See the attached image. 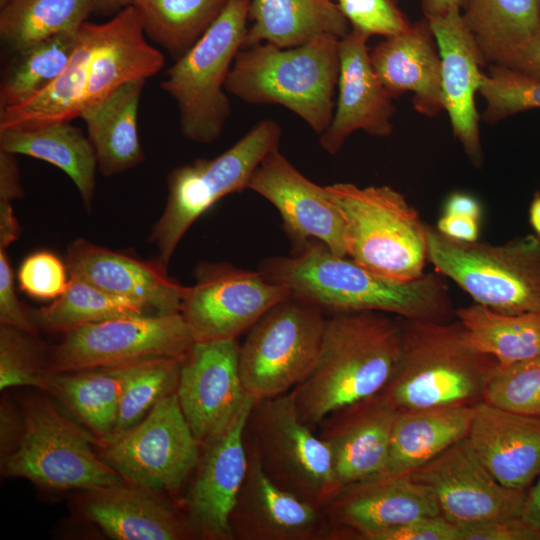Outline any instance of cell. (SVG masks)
<instances>
[{
  "label": "cell",
  "instance_id": "obj_37",
  "mask_svg": "<svg viewBox=\"0 0 540 540\" xmlns=\"http://www.w3.org/2000/svg\"><path fill=\"white\" fill-rule=\"evenodd\" d=\"M93 11V0H11L0 12L1 42L13 53L37 41L78 31Z\"/></svg>",
  "mask_w": 540,
  "mask_h": 540
},
{
  "label": "cell",
  "instance_id": "obj_22",
  "mask_svg": "<svg viewBox=\"0 0 540 540\" xmlns=\"http://www.w3.org/2000/svg\"><path fill=\"white\" fill-rule=\"evenodd\" d=\"M398 413L397 407L380 392L339 409L320 422L318 436L329 448L341 489L383 472Z\"/></svg>",
  "mask_w": 540,
  "mask_h": 540
},
{
  "label": "cell",
  "instance_id": "obj_52",
  "mask_svg": "<svg viewBox=\"0 0 540 540\" xmlns=\"http://www.w3.org/2000/svg\"><path fill=\"white\" fill-rule=\"evenodd\" d=\"M480 223L471 217L443 213L435 227L451 239L471 243L478 241Z\"/></svg>",
  "mask_w": 540,
  "mask_h": 540
},
{
  "label": "cell",
  "instance_id": "obj_12",
  "mask_svg": "<svg viewBox=\"0 0 540 540\" xmlns=\"http://www.w3.org/2000/svg\"><path fill=\"white\" fill-rule=\"evenodd\" d=\"M199 448L175 391L136 425L102 442L100 457L126 483L152 491H173L195 470Z\"/></svg>",
  "mask_w": 540,
  "mask_h": 540
},
{
  "label": "cell",
  "instance_id": "obj_1",
  "mask_svg": "<svg viewBox=\"0 0 540 540\" xmlns=\"http://www.w3.org/2000/svg\"><path fill=\"white\" fill-rule=\"evenodd\" d=\"M259 270L271 282L323 311H380L406 319L447 322L455 313L444 276L425 273L400 282L378 275L312 239L289 256H273Z\"/></svg>",
  "mask_w": 540,
  "mask_h": 540
},
{
  "label": "cell",
  "instance_id": "obj_17",
  "mask_svg": "<svg viewBox=\"0 0 540 540\" xmlns=\"http://www.w3.org/2000/svg\"><path fill=\"white\" fill-rule=\"evenodd\" d=\"M254 401L200 446L196 474L186 496L187 520L195 536L233 540L230 516L247 474L244 430Z\"/></svg>",
  "mask_w": 540,
  "mask_h": 540
},
{
  "label": "cell",
  "instance_id": "obj_19",
  "mask_svg": "<svg viewBox=\"0 0 540 540\" xmlns=\"http://www.w3.org/2000/svg\"><path fill=\"white\" fill-rule=\"evenodd\" d=\"M246 449L247 474L230 516L232 539H329L331 527L323 509L274 483Z\"/></svg>",
  "mask_w": 540,
  "mask_h": 540
},
{
  "label": "cell",
  "instance_id": "obj_47",
  "mask_svg": "<svg viewBox=\"0 0 540 540\" xmlns=\"http://www.w3.org/2000/svg\"><path fill=\"white\" fill-rule=\"evenodd\" d=\"M360 540H460V532L458 527L440 515L373 531Z\"/></svg>",
  "mask_w": 540,
  "mask_h": 540
},
{
  "label": "cell",
  "instance_id": "obj_3",
  "mask_svg": "<svg viewBox=\"0 0 540 540\" xmlns=\"http://www.w3.org/2000/svg\"><path fill=\"white\" fill-rule=\"evenodd\" d=\"M398 320L400 354L382 391L398 410L473 406L483 400L498 361L476 348L459 320Z\"/></svg>",
  "mask_w": 540,
  "mask_h": 540
},
{
  "label": "cell",
  "instance_id": "obj_39",
  "mask_svg": "<svg viewBox=\"0 0 540 540\" xmlns=\"http://www.w3.org/2000/svg\"><path fill=\"white\" fill-rule=\"evenodd\" d=\"M79 30L58 34L13 52L0 82V110L18 105L52 83L68 66Z\"/></svg>",
  "mask_w": 540,
  "mask_h": 540
},
{
  "label": "cell",
  "instance_id": "obj_18",
  "mask_svg": "<svg viewBox=\"0 0 540 540\" xmlns=\"http://www.w3.org/2000/svg\"><path fill=\"white\" fill-rule=\"evenodd\" d=\"M247 189L278 210L293 250L315 239L333 253L347 256L344 221L325 186L305 177L278 147L262 159Z\"/></svg>",
  "mask_w": 540,
  "mask_h": 540
},
{
  "label": "cell",
  "instance_id": "obj_50",
  "mask_svg": "<svg viewBox=\"0 0 540 540\" xmlns=\"http://www.w3.org/2000/svg\"><path fill=\"white\" fill-rule=\"evenodd\" d=\"M498 65L540 80V35L515 48Z\"/></svg>",
  "mask_w": 540,
  "mask_h": 540
},
{
  "label": "cell",
  "instance_id": "obj_9",
  "mask_svg": "<svg viewBox=\"0 0 540 540\" xmlns=\"http://www.w3.org/2000/svg\"><path fill=\"white\" fill-rule=\"evenodd\" d=\"M244 438L265 474L284 490L322 509L341 490L329 448L301 420L292 391L255 400Z\"/></svg>",
  "mask_w": 540,
  "mask_h": 540
},
{
  "label": "cell",
  "instance_id": "obj_58",
  "mask_svg": "<svg viewBox=\"0 0 540 540\" xmlns=\"http://www.w3.org/2000/svg\"><path fill=\"white\" fill-rule=\"evenodd\" d=\"M529 223L536 236L540 238V193L537 192L529 206Z\"/></svg>",
  "mask_w": 540,
  "mask_h": 540
},
{
  "label": "cell",
  "instance_id": "obj_34",
  "mask_svg": "<svg viewBox=\"0 0 540 540\" xmlns=\"http://www.w3.org/2000/svg\"><path fill=\"white\" fill-rule=\"evenodd\" d=\"M129 367L130 362L74 372H52L48 391L62 399L100 442H106L116 423Z\"/></svg>",
  "mask_w": 540,
  "mask_h": 540
},
{
  "label": "cell",
  "instance_id": "obj_13",
  "mask_svg": "<svg viewBox=\"0 0 540 540\" xmlns=\"http://www.w3.org/2000/svg\"><path fill=\"white\" fill-rule=\"evenodd\" d=\"M195 343L181 312L131 315L82 325L65 333L49 355L51 372L124 364L150 357L182 358Z\"/></svg>",
  "mask_w": 540,
  "mask_h": 540
},
{
  "label": "cell",
  "instance_id": "obj_46",
  "mask_svg": "<svg viewBox=\"0 0 540 540\" xmlns=\"http://www.w3.org/2000/svg\"><path fill=\"white\" fill-rule=\"evenodd\" d=\"M20 289L27 295L54 300L64 293L69 283L66 264L52 252L38 251L27 256L17 273Z\"/></svg>",
  "mask_w": 540,
  "mask_h": 540
},
{
  "label": "cell",
  "instance_id": "obj_48",
  "mask_svg": "<svg viewBox=\"0 0 540 540\" xmlns=\"http://www.w3.org/2000/svg\"><path fill=\"white\" fill-rule=\"evenodd\" d=\"M0 323L35 335L36 323L15 293L14 275L5 249H0Z\"/></svg>",
  "mask_w": 540,
  "mask_h": 540
},
{
  "label": "cell",
  "instance_id": "obj_25",
  "mask_svg": "<svg viewBox=\"0 0 540 540\" xmlns=\"http://www.w3.org/2000/svg\"><path fill=\"white\" fill-rule=\"evenodd\" d=\"M466 437L502 485L527 490L540 475V417L481 400L472 406Z\"/></svg>",
  "mask_w": 540,
  "mask_h": 540
},
{
  "label": "cell",
  "instance_id": "obj_49",
  "mask_svg": "<svg viewBox=\"0 0 540 540\" xmlns=\"http://www.w3.org/2000/svg\"><path fill=\"white\" fill-rule=\"evenodd\" d=\"M460 540H540V532L522 516L489 520L459 528Z\"/></svg>",
  "mask_w": 540,
  "mask_h": 540
},
{
  "label": "cell",
  "instance_id": "obj_6",
  "mask_svg": "<svg viewBox=\"0 0 540 540\" xmlns=\"http://www.w3.org/2000/svg\"><path fill=\"white\" fill-rule=\"evenodd\" d=\"M250 0H228L204 35L168 69L162 89L176 102L181 134L215 141L231 115L225 84L247 33Z\"/></svg>",
  "mask_w": 540,
  "mask_h": 540
},
{
  "label": "cell",
  "instance_id": "obj_5",
  "mask_svg": "<svg viewBox=\"0 0 540 540\" xmlns=\"http://www.w3.org/2000/svg\"><path fill=\"white\" fill-rule=\"evenodd\" d=\"M345 226L352 260L391 280L423 276L427 257L426 223L405 196L390 186H325Z\"/></svg>",
  "mask_w": 540,
  "mask_h": 540
},
{
  "label": "cell",
  "instance_id": "obj_31",
  "mask_svg": "<svg viewBox=\"0 0 540 540\" xmlns=\"http://www.w3.org/2000/svg\"><path fill=\"white\" fill-rule=\"evenodd\" d=\"M243 48L270 43L280 48L303 45L315 38L346 36L349 22L332 0H250Z\"/></svg>",
  "mask_w": 540,
  "mask_h": 540
},
{
  "label": "cell",
  "instance_id": "obj_44",
  "mask_svg": "<svg viewBox=\"0 0 540 540\" xmlns=\"http://www.w3.org/2000/svg\"><path fill=\"white\" fill-rule=\"evenodd\" d=\"M487 403L540 417V355L510 365H497L483 395Z\"/></svg>",
  "mask_w": 540,
  "mask_h": 540
},
{
  "label": "cell",
  "instance_id": "obj_29",
  "mask_svg": "<svg viewBox=\"0 0 540 540\" xmlns=\"http://www.w3.org/2000/svg\"><path fill=\"white\" fill-rule=\"evenodd\" d=\"M145 82L136 80L124 84L101 101L85 106L81 112L98 171L103 176L123 173L145 159L137 127Z\"/></svg>",
  "mask_w": 540,
  "mask_h": 540
},
{
  "label": "cell",
  "instance_id": "obj_10",
  "mask_svg": "<svg viewBox=\"0 0 540 540\" xmlns=\"http://www.w3.org/2000/svg\"><path fill=\"white\" fill-rule=\"evenodd\" d=\"M16 448L1 457L2 471L49 489L93 491L124 483L92 450L91 436L61 415L47 397L28 398Z\"/></svg>",
  "mask_w": 540,
  "mask_h": 540
},
{
  "label": "cell",
  "instance_id": "obj_4",
  "mask_svg": "<svg viewBox=\"0 0 540 540\" xmlns=\"http://www.w3.org/2000/svg\"><path fill=\"white\" fill-rule=\"evenodd\" d=\"M339 44V38L325 35L290 48L270 43L242 48L226 92L250 104L281 105L321 135L335 110Z\"/></svg>",
  "mask_w": 540,
  "mask_h": 540
},
{
  "label": "cell",
  "instance_id": "obj_59",
  "mask_svg": "<svg viewBox=\"0 0 540 540\" xmlns=\"http://www.w3.org/2000/svg\"><path fill=\"white\" fill-rule=\"evenodd\" d=\"M134 0H93L94 9L100 11L118 10L133 4Z\"/></svg>",
  "mask_w": 540,
  "mask_h": 540
},
{
  "label": "cell",
  "instance_id": "obj_16",
  "mask_svg": "<svg viewBox=\"0 0 540 540\" xmlns=\"http://www.w3.org/2000/svg\"><path fill=\"white\" fill-rule=\"evenodd\" d=\"M237 339L197 341L180 359L176 393L200 446L252 400L239 370Z\"/></svg>",
  "mask_w": 540,
  "mask_h": 540
},
{
  "label": "cell",
  "instance_id": "obj_28",
  "mask_svg": "<svg viewBox=\"0 0 540 540\" xmlns=\"http://www.w3.org/2000/svg\"><path fill=\"white\" fill-rule=\"evenodd\" d=\"M85 516L116 540H182L195 536L188 520L148 490L119 484L89 491Z\"/></svg>",
  "mask_w": 540,
  "mask_h": 540
},
{
  "label": "cell",
  "instance_id": "obj_26",
  "mask_svg": "<svg viewBox=\"0 0 540 540\" xmlns=\"http://www.w3.org/2000/svg\"><path fill=\"white\" fill-rule=\"evenodd\" d=\"M370 60L393 99L411 92L418 113L435 117L444 110L441 58L426 18L379 42L370 51Z\"/></svg>",
  "mask_w": 540,
  "mask_h": 540
},
{
  "label": "cell",
  "instance_id": "obj_32",
  "mask_svg": "<svg viewBox=\"0 0 540 540\" xmlns=\"http://www.w3.org/2000/svg\"><path fill=\"white\" fill-rule=\"evenodd\" d=\"M95 44L96 24L85 22L79 29V41L66 69L26 101L0 110V130L31 129L80 117Z\"/></svg>",
  "mask_w": 540,
  "mask_h": 540
},
{
  "label": "cell",
  "instance_id": "obj_51",
  "mask_svg": "<svg viewBox=\"0 0 540 540\" xmlns=\"http://www.w3.org/2000/svg\"><path fill=\"white\" fill-rule=\"evenodd\" d=\"M16 156L0 150V201L11 202L24 194Z\"/></svg>",
  "mask_w": 540,
  "mask_h": 540
},
{
  "label": "cell",
  "instance_id": "obj_23",
  "mask_svg": "<svg viewBox=\"0 0 540 540\" xmlns=\"http://www.w3.org/2000/svg\"><path fill=\"white\" fill-rule=\"evenodd\" d=\"M425 18L441 58L444 110L448 112L454 136L470 161L481 166L483 155L475 93L481 84V66L486 62L460 10L453 9Z\"/></svg>",
  "mask_w": 540,
  "mask_h": 540
},
{
  "label": "cell",
  "instance_id": "obj_24",
  "mask_svg": "<svg viewBox=\"0 0 540 540\" xmlns=\"http://www.w3.org/2000/svg\"><path fill=\"white\" fill-rule=\"evenodd\" d=\"M65 264L69 276L134 300L157 314L181 312L187 286L169 277L167 266L158 259L145 261L78 238L67 246Z\"/></svg>",
  "mask_w": 540,
  "mask_h": 540
},
{
  "label": "cell",
  "instance_id": "obj_15",
  "mask_svg": "<svg viewBox=\"0 0 540 540\" xmlns=\"http://www.w3.org/2000/svg\"><path fill=\"white\" fill-rule=\"evenodd\" d=\"M408 475L432 490L441 516L458 528L522 515L527 490L502 485L467 437Z\"/></svg>",
  "mask_w": 540,
  "mask_h": 540
},
{
  "label": "cell",
  "instance_id": "obj_14",
  "mask_svg": "<svg viewBox=\"0 0 540 540\" xmlns=\"http://www.w3.org/2000/svg\"><path fill=\"white\" fill-rule=\"evenodd\" d=\"M187 286L181 314L197 341L237 339L290 295L264 274L228 262H200Z\"/></svg>",
  "mask_w": 540,
  "mask_h": 540
},
{
  "label": "cell",
  "instance_id": "obj_33",
  "mask_svg": "<svg viewBox=\"0 0 540 540\" xmlns=\"http://www.w3.org/2000/svg\"><path fill=\"white\" fill-rule=\"evenodd\" d=\"M0 150L33 157L56 166L74 183L90 212L96 186L97 159L81 129L58 122L31 129L0 130Z\"/></svg>",
  "mask_w": 540,
  "mask_h": 540
},
{
  "label": "cell",
  "instance_id": "obj_53",
  "mask_svg": "<svg viewBox=\"0 0 540 540\" xmlns=\"http://www.w3.org/2000/svg\"><path fill=\"white\" fill-rule=\"evenodd\" d=\"M21 431L22 413L18 415L11 406L3 402L0 413L1 457L8 455L16 448Z\"/></svg>",
  "mask_w": 540,
  "mask_h": 540
},
{
  "label": "cell",
  "instance_id": "obj_35",
  "mask_svg": "<svg viewBox=\"0 0 540 540\" xmlns=\"http://www.w3.org/2000/svg\"><path fill=\"white\" fill-rule=\"evenodd\" d=\"M463 19L485 60L501 64L540 35V0H467Z\"/></svg>",
  "mask_w": 540,
  "mask_h": 540
},
{
  "label": "cell",
  "instance_id": "obj_54",
  "mask_svg": "<svg viewBox=\"0 0 540 540\" xmlns=\"http://www.w3.org/2000/svg\"><path fill=\"white\" fill-rule=\"evenodd\" d=\"M445 214H454L474 218L481 221L483 208L480 201L471 194L465 192H453L445 200L443 205Z\"/></svg>",
  "mask_w": 540,
  "mask_h": 540
},
{
  "label": "cell",
  "instance_id": "obj_11",
  "mask_svg": "<svg viewBox=\"0 0 540 540\" xmlns=\"http://www.w3.org/2000/svg\"><path fill=\"white\" fill-rule=\"evenodd\" d=\"M326 321L325 311L290 294L253 325L239 348V370L254 400L288 393L308 375Z\"/></svg>",
  "mask_w": 540,
  "mask_h": 540
},
{
  "label": "cell",
  "instance_id": "obj_7",
  "mask_svg": "<svg viewBox=\"0 0 540 540\" xmlns=\"http://www.w3.org/2000/svg\"><path fill=\"white\" fill-rule=\"evenodd\" d=\"M427 257L475 303L506 314L540 313V238L500 245L463 242L426 224Z\"/></svg>",
  "mask_w": 540,
  "mask_h": 540
},
{
  "label": "cell",
  "instance_id": "obj_57",
  "mask_svg": "<svg viewBox=\"0 0 540 540\" xmlns=\"http://www.w3.org/2000/svg\"><path fill=\"white\" fill-rule=\"evenodd\" d=\"M467 0H422L423 13L426 16L441 14L453 9L461 10Z\"/></svg>",
  "mask_w": 540,
  "mask_h": 540
},
{
  "label": "cell",
  "instance_id": "obj_20",
  "mask_svg": "<svg viewBox=\"0 0 540 540\" xmlns=\"http://www.w3.org/2000/svg\"><path fill=\"white\" fill-rule=\"evenodd\" d=\"M323 511L331 527L329 539H360L373 531L441 515L432 490L409 475L347 485Z\"/></svg>",
  "mask_w": 540,
  "mask_h": 540
},
{
  "label": "cell",
  "instance_id": "obj_45",
  "mask_svg": "<svg viewBox=\"0 0 540 540\" xmlns=\"http://www.w3.org/2000/svg\"><path fill=\"white\" fill-rule=\"evenodd\" d=\"M338 7L353 30L367 36L389 38L411 26L394 0H337Z\"/></svg>",
  "mask_w": 540,
  "mask_h": 540
},
{
  "label": "cell",
  "instance_id": "obj_60",
  "mask_svg": "<svg viewBox=\"0 0 540 540\" xmlns=\"http://www.w3.org/2000/svg\"><path fill=\"white\" fill-rule=\"evenodd\" d=\"M11 0H0V7L3 8L5 5H7Z\"/></svg>",
  "mask_w": 540,
  "mask_h": 540
},
{
  "label": "cell",
  "instance_id": "obj_36",
  "mask_svg": "<svg viewBox=\"0 0 540 540\" xmlns=\"http://www.w3.org/2000/svg\"><path fill=\"white\" fill-rule=\"evenodd\" d=\"M454 315L476 348L501 366L540 355V313L506 314L474 303Z\"/></svg>",
  "mask_w": 540,
  "mask_h": 540
},
{
  "label": "cell",
  "instance_id": "obj_55",
  "mask_svg": "<svg viewBox=\"0 0 540 540\" xmlns=\"http://www.w3.org/2000/svg\"><path fill=\"white\" fill-rule=\"evenodd\" d=\"M21 228L11 202L0 201V249H5L20 236Z\"/></svg>",
  "mask_w": 540,
  "mask_h": 540
},
{
  "label": "cell",
  "instance_id": "obj_21",
  "mask_svg": "<svg viewBox=\"0 0 540 540\" xmlns=\"http://www.w3.org/2000/svg\"><path fill=\"white\" fill-rule=\"evenodd\" d=\"M368 39L353 29L340 39L338 97L331 123L320 135L322 149L331 155L357 130L376 137L393 132V98L372 66Z\"/></svg>",
  "mask_w": 540,
  "mask_h": 540
},
{
  "label": "cell",
  "instance_id": "obj_40",
  "mask_svg": "<svg viewBox=\"0 0 540 540\" xmlns=\"http://www.w3.org/2000/svg\"><path fill=\"white\" fill-rule=\"evenodd\" d=\"M146 308L131 299L108 293L75 276H70L64 293L32 312L35 323L55 332L67 333L82 325L108 319L144 315Z\"/></svg>",
  "mask_w": 540,
  "mask_h": 540
},
{
  "label": "cell",
  "instance_id": "obj_42",
  "mask_svg": "<svg viewBox=\"0 0 540 540\" xmlns=\"http://www.w3.org/2000/svg\"><path fill=\"white\" fill-rule=\"evenodd\" d=\"M486 102L482 119L494 124L516 113L540 108V80L506 66L490 64L478 91Z\"/></svg>",
  "mask_w": 540,
  "mask_h": 540
},
{
  "label": "cell",
  "instance_id": "obj_43",
  "mask_svg": "<svg viewBox=\"0 0 540 540\" xmlns=\"http://www.w3.org/2000/svg\"><path fill=\"white\" fill-rule=\"evenodd\" d=\"M52 372L48 358L34 335L19 329L0 327V389L32 386L48 391Z\"/></svg>",
  "mask_w": 540,
  "mask_h": 540
},
{
  "label": "cell",
  "instance_id": "obj_2",
  "mask_svg": "<svg viewBox=\"0 0 540 540\" xmlns=\"http://www.w3.org/2000/svg\"><path fill=\"white\" fill-rule=\"evenodd\" d=\"M401 348L398 317L380 311L333 313L308 375L292 390L312 429L331 413L384 390Z\"/></svg>",
  "mask_w": 540,
  "mask_h": 540
},
{
  "label": "cell",
  "instance_id": "obj_38",
  "mask_svg": "<svg viewBox=\"0 0 540 540\" xmlns=\"http://www.w3.org/2000/svg\"><path fill=\"white\" fill-rule=\"evenodd\" d=\"M228 0H134L144 32L174 59L208 30Z\"/></svg>",
  "mask_w": 540,
  "mask_h": 540
},
{
  "label": "cell",
  "instance_id": "obj_8",
  "mask_svg": "<svg viewBox=\"0 0 540 540\" xmlns=\"http://www.w3.org/2000/svg\"><path fill=\"white\" fill-rule=\"evenodd\" d=\"M280 137L276 121L262 120L217 157L196 159L171 171L166 206L149 236L162 264L168 265L185 233L204 212L226 195L248 188L255 169L279 146Z\"/></svg>",
  "mask_w": 540,
  "mask_h": 540
},
{
  "label": "cell",
  "instance_id": "obj_41",
  "mask_svg": "<svg viewBox=\"0 0 540 540\" xmlns=\"http://www.w3.org/2000/svg\"><path fill=\"white\" fill-rule=\"evenodd\" d=\"M180 359L150 357L130 362L116 423L106 442L136 425L162 398L176 391Z\"/></svg>",
  "mask_w": 540,
  "mask_h": 540
},
{
  "label": "cell",
  "instance_id": "obj_56",
  "mask_svg": "<svg viewBox=\"0 0 540 540\" xmlns=\"http://www.w3.org/2000/svg\"><path fill=\"white\" fill-rule=\"evenodd\" d=\"M521 516L540 532V475L535 485L527 491Z\"/></svg>",
  "mask_w": 540,
  "mask_h": 540
},
{
  "label": "cell",
  "instance_id": "obj_27",
  "mask_svg": "<svg viewBox=\"0 0 540 540\" xmlns=\"http://www.w3.org/2000/svg\"><path fill=\"white\" fill-rule=\"evenodd\" d=\"M164 66L163 54L146 40L133 5L106 23L96 24V44L89 63L85 106L132 81L146 80Z\"/></svg>",
  "mask_w": 540,
  "mask_h": 540
},
{
  "label": "cell",
  "instance_id": "obj_30",
  "mask_svg": "<svg viewBox=\"0 0 540 540\" xmlns=\"http://www.w3.org/2000/svg\"><path fill=\"white\" fill-rule=\"evenodd\" d=\"M471 417L472 406L399 410L388 460L378 477L408 475L421 467L466 437Z\"/></svg>",
  "mask_w": 540,
  "mask_h": 540
}]
</instances>
